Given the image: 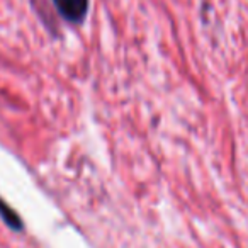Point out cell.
I'll use <instances>...</instances> for the list:
<instances>
[{"label":"cell","mask_w":248,"mask_h":248,"mask_svg":"<svg viewBox=\"0 0 248 248\" xmlns=\"http://www.w3.org/2000/svg\"><path fill=\"white\" fill-rule=\"evenodd\" d=\"M0 217L7 224L11 230L14 231H22L24 230V223H22V217L16 213V209H12L5 201L0 199Z\"/></svg>","instance_id":"cell-2"},{"label":"cell","mask_w":248,"mask_h":248,"mask_svg":"<svg viewBox=\"0 0 248 248\" xmlns=\"http://www.w3.org/2000/svg\"><path fill=\"white\" fill-rule=\"evenodd\" d=\"M56 11L70 22H82L89 11V0H53Z\"/></svg>","instance_id":"cell-1"}]
</instances>
